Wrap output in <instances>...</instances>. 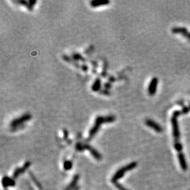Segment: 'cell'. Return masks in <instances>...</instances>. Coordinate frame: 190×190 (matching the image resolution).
I'll use <instances>...</instances> for the list:
<instances>
[{
    "label": "cell",
    "mask_w": 190,
    "mask_h": 190,
    "mask_svg": "<svg viewBox=\"0 0 190 190\" xmlns=\"http://www.w3.org/2000/svg\"><path fill=\"white\" fill-rule=\"evenodd\" d=\"M116 119L115 117L114 116H109L107 117H102V116H98L96 118L95 121V124L93 125V127L90 130L89 133V137L87 138V140H90L93 137L95 136V134L97 133L100 129V125L103 123H110L112 122L115 121Z\"/></svg>",
    "instance_id": "obj_1"
},
{
    "label": "cell",
    "mask_w": 190,
    "mask_h": 190,
    "mask_svg": "<svg viewBox=\"0 0 190 190\" xmlns=\"http://www.w3.org/2000/svg\"><path fill=\"white\" fill-rule=\"evenodd\" d=\"M137 166V163L136 162H132V163H130L129 164L126 165L125 166H124L121 167L118 171H116V172L115 173V175L113 176L111 178V182L114 183L118 182V180L121 179L123 177L124 175V174L126 173V172L131 171L135 168Z\"/></svg>",
    "instance_id": "obj_2"
},
{
    "label": "cell",
    "mask_w": 190,
    "mask_h": 190,
    "mask_svg": "<svg viewBox=\"0 0 190 190\" xmlns=\"http://www.w3.org/2000/svg\"><path fill=\"white\" fill-rule=\"evenodd\" d=\"M177 118H178L174 116H172L171 118V123L173 129V135L174 137L175 142H179L180 137Z\"/></svg>",
    "instance_id": "obj_3"
},
{
    "label": "cell",
    "mask_w": 190,
    "mask_h": 190,
    "mask_svg": "<svg viewBox=\"0 0 190 190\" xmlns=\"http://www.w3.org/2000/svg\"><path fill=\"white\" fill-rule=\"evenodd\" d=\"M31 118V116L30 114H25V115L22 116L20 118L18 119H15L11 123V126L12 128H16V127L19 126L25 122L30 120Z\"/></svg>",
    "instance_id": "obj_4"
},
{
    "label": "cell",
    "mask_w": 190,
    "mask_h": 190,
    "mask_svg": "<svg viewBox=\"0 0 190 190\" xmlns=\"http://www.w3.org/2000/svg\"><path fill=\"white\" fill-rule=\"evenodd\" d=\"M158 82H159V80H158V79L156 77L153 78V79H152L151 81H150L149 86H148V94H149L151 96L154 95L155 94H156L157 87H158Z\"/></svg>",
    "instance_id": "obj_5"
},
{
    "label": "cell",
    "mask_w": 190,
    "mask_h": 190,
    "mask_svg": "<svg viewBox=\"0 0 190 190\" xmlns=\"http://www.w3.org/2000/svg\"><path fill=\"white\" fill-rule=\"evenodd\" d=\"M145 124H146L147 126L150 127V128H151L152 129H153L155 131L157 132L161 133L163 132V128L159 124L157 123L156 121H154L150 119H146L145 120Z\"/></svg>",
    "instance_id": "obj_6"
},
{
    "label": "cell",
    "mask_w": 190,
    "mask_h": 190,
    "mask_svg": "<svg viewBox=\"0 0 190 190\" xmlns=\"http://www.w3.org/2000/svg\"><path fill=\"white\" fill-rule=\"evenodd\" d=\"M30 165H31L30 162H26V163H25V164L23 166V167H22L16 168V170H15L14 172V173H13V175H12L13 178H14V179H16V178H17L20 175H21L22 173H24L25 172L27 171L28 168L30 167Z\"/></svg>",
    "instance_id": "obj_7"
},
{
    "label": "cell",
    "mask_w": 190,
    "mask_h": 190,
    "mask_svg": "<svg viewBox=\"0 0 190 190\" xmlns=\"http://www.w3.org/2000/svg\"><path fill=\"white\" fill-rule=\"evenodd\" d=\"M84 150H87L90 151V154H91L92 156H94V158H95V159L98 160V161H100L102 159V155L98 153V151H97L95 148H94L93 147H92L91 146H90L89 145L87 144H84Z\"/></svg>",
    "instance_id": "obj_8"
},
{
    "label": "cell",
    "mask_w": 190,
    "mask_h": 190,
    "mask_svg": "<svg viewBox=\"0 0 190 190\" xmlns=\"http://www.w3.org/2000/svg\"><path fill=\"white\" fill-rule=\"evenodd\" d=\"M172 32L174 34H181V35H183L185 37H186V36L188 34V29H186L185 27H173L171 30Z\"/></svg>",
    "instance_id": "obj_9"
},
{
    "label": "cell",
    "mask_w": 190,
    "mask_h": 190,
    "mask_svg": "<svg viewBox=\"0 0 190 190\" xmlns=\"http://www.w3.org/2000/svg\"><path fill=\"white\" fill-rule=\"evenodd\" d=\"M2 184L3 187L4 188H7L8 186H14L16 185V182H15L14 178H9V177H4L2 180Z\"/></svg>",
    "instance_id": "obj_10"
},
{
    "label": "cell",
    "mask_w": 190,
    "mask_h": 190,
    "mask_svg": "<svg viewBox=\"0 0 190 190\" xmlns=\"http://www.w3.org/2000/svg\"><path fill=\"white\" fill-rule=\"evenodd\" d=\"M80 180V175H75L73 178L72 181H71L70 184L67 186L65 190H73L76 187V185L78 181Z\"/></svg>",
    "instance_id": "obj_11"
},
{
    "label": "cell",
    "mask_w": 190,
    "mask_h": 190,
    "mask_svg": "<svg viewBox=\"0 0 190 190\" xmlns=\"http://www.w3.org/2000/svg\"><path fill=\"white\" fill-rule=\"evenodd\" d=\"M178 159H179L180 164L181 168L184 171H186L187 169V165H186V163L185 159V156L182 153H180L178 154Z\"/></svg>",
    "instance_id": "obj_12"
},
{
    "label": "cell",
    "mask_w": 190,
    "mask_h": 190,
    "mask_svg": "<svg viewBox=\"0 0 190 190\" xmlns=\"http://www.w3.org/2000/svg\"><path fill=\"white\" fill-rule=\"evenodd\" d=\"M110 3L109 1H100V0H97V1H92L90 2L91 6L93 8L98 7L100 6H105Z\"/></svg>",
    "instance_id": "obj_13"
},
{
    "label": "cell",
    "mask_w": 190,
    "mask_h": 190,
    "mask_svg": "<svg viewBox=\"0 0 190 190\" xmlns=\"http://www.w3.org/2000/svg\"><path fill=\"white\" fill-rule=\"evenodd\" d=\"M29 175H30V176L31 179L33 181V182L34 183V184L36 185V186H37V187L39 189H41V188H42V186H41V183L39 182V181L37 179H36V178L35 177V176L34 175L33 173L32 172H31V171H30V172H29Z\"/></svg>",
    "instance_id": "obj_14"
},
{
    "label": "cell",
    "mask_w": 190,
    "mask_h": 190,
    "mask_svg": "<svg viewBox=\"0 0 190 190\" xmlns=\"http://www.w3.org/2000/svg\"><path fill=\"white\" fill-rule=\"evenodd\" d=\"M100 87V80L99 78H97V80H95V81L93 84V86H92V90L94 92H96L98 90H99Z\"/></svg>",
    "instance_id": "obj_15"
},
{
    "label": "cell",
    "mask_w": 190,
    "mask_h": 190,
    "mask_svg": "<svg viewBox=\"0 0 190 190\" xmlns=\"http://www.w3.org/2000/svg\"><path fill=\"white\" fill-rule=\"evenodd\" d=\"M73 167V163L72 161L68 160H65L64 163V168L65 171H70Z\"/></svg>",
    "instance_id": "obj_16"
},
{
    "label": "cell",
    "mask_w": 190,
    "mask_h": 190,
    "mask_svg": "<svg viewBox=\"0 0 190 190\" xmlns=\"http://www.w3.org/2000/svg\"><path fill=\"white\" fill-rule=\"evenodd\" d=\"M174 146L175 148L177 151L179 152V153H181V150H182V145L180 143V142H175L174 143Z\"/></svg>",
    "instance_id": "obj_17"
},
{
    "label": "cell",
    "mask_w": 190,
    "mask_h": 190,
    "mask_svg": "<svg viewBox=\"0 0 190 190\" xmlns=\"http://www.w3.org/2000/svg\"><path fill=\"white\" fill-rule=\"evenodd\" d=\"M76 150L77 151H82L84 150V144L81 143H78L76 145Z\"/></svg>",
    "instance_id": "obj_18"
},
{
    "label": "cell",
    "mask_w": 190,
    "mask_h": 190,
    "mask_svg": "<svg viewBox=\"0 0 190 190\" xmlns=\"http://www.w3.org/2000/svg\"><path fill=\"white\" fill-rule=\"evenodd\" d=\"M73 58L75 59V60H81V61H85L84 59L82 57V56L80 55V54H75L74 55H73Z\"/></svg>",
    "instance_id": "obj_19"
},
{
    "label": "cell",
    "mask_w": 190,
    "mask_h": 190,
    "mask_svg": "<svg viewBox=\"0 0 190 190\" xmlns=\"http://www.w3.org/2000/svg\"><path fill=\"white\" fill-rule=\"evenodd\" d=\"M115 185L118 190H128V189H127L125 188L122 185H121L120 183H119L118 182L115 183Z\"/></svg>",
    "instance_id": "obj_20"
},
{
    "label": "cell",
    "mask_w": 190,
    "mask_h": 190,
    "mask_svg": "<svg viewBox=\"0 0 190 190\" xmlns=\"http://www.w3.org/2000/svg\"><path fill=\"white\" fill-rule=\"evenodd\" d=\"M189 111H190V109L189 108V107H185L183 105L182 110H181V113H182V114L185 115V114H188V113H189Z\"/></svg>",
    "instance_id": "obj_21"
},
{
    "label": "cell",
    "mask_w": 190,
    "mask_h": 190,
    "mask_svg": "<svg viewBox=\"0 0 190 190\" xmlns=\"http://www.w3.org/2000/svg\"><path fill=\"white\" fill-rule=\"evenodd\" d=\"M181 115H182V113H181V111H179V110H176L174 111L173 113L172 116L176 117V118H178L179 116H180Z\"/></svg>",
    "instance_id": "obj_22"
},
{
    "label": "cell",
    "mask_w": 190,
    "mask_h": 190,
    "mask_svg": "<svg viewBox=\"0 0 190 190\" xmlns=\"http://www.w3.org/2000/svg\"><path fill=\"white\" fill-rule=\"evenodd\" d=\"M64 138H65V140L68 139V131H67V129H64Z\"/></svg>",
    "instance_id": "obj_23"
},
{
    "label": "cell",
    "mask_w": 190,
    "mask_h": 190,
    "mask_svg": "<svg viewBox=\"0 0 190 190\" xmlns=\"http://www.w3.org/2000/svg\"><path fill=\"white\" fill-rule=\"evenodd\" d=\"M185 38H188L190 41V33H188V34H187V35L186 36Z\"/></svg>",
    "instance_id": "obj_24"
},
{
    "label": "cell",
    "mask_w": 190,
    "mask_h": 190,
    "mask_svg": "<svg viewBox=\"0 0 190 190\" xmlns=\"http://www.w3.org/2000/svg\"><path fill=\"white\" fill-rule=\"evenodd\" d=\"M80 186H76V188H75V189H73V190H80Z\"/></svg>",
    "instance_id": "obj_25"
},
{
    "label": "cell",
    "mask_w": 190,
    "mask_h": 190,
    "mask_svg": "<svg viewBox=\"0 0 190 190\" xmlns=\"http://www.w3.org/2000/svg\"><path fill=\"white\" fill-rule=\"evenodd\" d=\"M189 109H190V103H189Z\"/></svg>",
    "instance_id": "obj_26"
}]
</instances>
